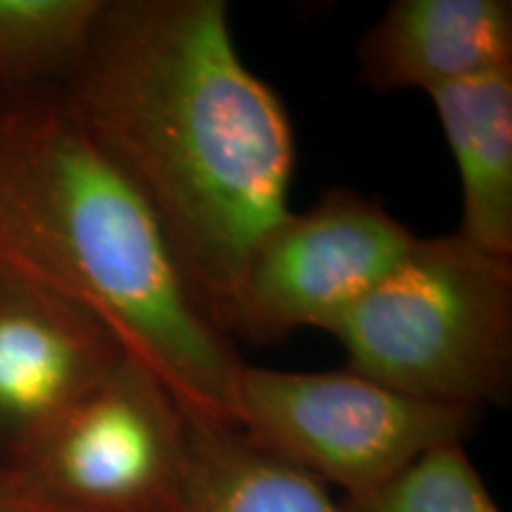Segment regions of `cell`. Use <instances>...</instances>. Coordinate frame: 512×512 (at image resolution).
I'll return each instance as SVG.
<instances>
[{
	"label": "cell",
	"instance_id": "4",
	"mask_svg": "<svg viewBox=\"0 0 512 512\" xmlns=\"http://www.w3.org/2000/svg\"><path fill=\"white\" fill-rule=\"evenodd\" d=\"M479 411L399 394L356 370L294 373L242 366L230 425L342 498L373 491L446 444H463Z\"/></svg>",
	"mask_w": 512,
	"mask_h": 512
},
{
	"label": "cell",
	"instance_id": "12",
	"mask_svg": "<svg viewBox=\"0 0 512 512\" xmlns=\"http://www.w3.org/2000/svg\"><path fill=\"white\" fill-rule=\"evenodd\" d=\"M339 508L342 512H503L467 456L465 444L434 448L377 489L339 498Z\"/></svg>",
	"mask_w": 512,
	"mask_h": 512
},
{
	"label": "cell",
	"instance_id": "10",
	"mask_svg": "<svg viewBox=\"0 0 512 512\" xmlns=\"http://www.w3.org/2000/svg\"><path fill=\"white\" fill-rule=\"evenodd\" d=\"M185 420L188 486L181 512H342L328 486L252 444L230 422L192 411Z\"/></svg>",
	"mask_w": 512,
	"mask_h": 512
},
{
	"label": "cell",
	"instance_id": "2",
	"mask_svg": "<svg viewBox=\"0 0 512 512\" xmlns=\"http://www.w3.org/2000/svg\"><path fill=\"white\" fill-rule=\"evenodd\" d=\"M0 264L93 311L185 411L230 420L245 363L60 88L0 100Z\"/></svg>",
	"mask_w": 512,
	"mask_h": 512
},
{
	"label": "cell",
	"instance_id": "5",
	"mask_svg": "<svg viewBox=\"0 0 512 512\" xmlns=\"http://www.w3.org/2000/svg\"><path fill=\"white\" fill-rule=\"evenodd\" d=\"M5 465L53 512H181L188 420L169 387L126 354Z\"/></svg>",
	"mask_w": 512,
	"mask_h": 512
},
{
	"label": "cell",
	"instance_id": "8",
	"mask_svg": "<svg viewBox=\"0 0 512 512\" xmlns=\"http://www.w3.org/2000/svg\"><path fill=\"white\" fill-rule=\"evenodd\" d=\"M358 81L373 93H434L512 67L510 0H394L361 38Z\"/></svg>",
	"mask_w": 512,
	"mask_h": 512
},
{
	"label": "cell",
	"instance_id": "7",
	"mask_svg": "<svg viewBox=\"0 0 512 512\" xmlns=\"http://www.w3.org/2000/svg\"><path fill=\"white\" fill-rule=\"evenodd\" d=\"M126 354L86 306L0 264V463L41 437Z\"/></svg>",
	"mask_w": 512,
	"mask_h": 512
},
{
	"label": "cell",
	"instance_id": "9",
	"mask_svg": "<svg viewBox=\"0 0 512 512\" xmlns=\"http://www.w3.org/2000/svg\"><path fill=\"white\" fill-rule=\"evenodd\" d=\"M460 178L456 233L512 259V67L430 93Z\"/></svg>",
	"mask_w": 512,
	"mask_h": 512
},
{
	"label": "cell",
	"instance_id": "13",
	"mask_svg": "<svg viewBox=\"0 0 512 512\" xmlns=\"http://www.w3.org/2000/svg\"><path fill=\"white\" fill-rule=\"evenodd\" d=\"M0 512H53L46 505L38 503L34 496L24 489L22 482L8 465L0 463Z\"/></svg>",
	"mask_w": 512,
	"mask_h": 512
},
{
	"label": "cell",
	"instance_id": "1",
	"mask_svg": "<svg viewBox=\"0 0 512 512\" xmlns=\"http://www.w3.org/2000/svg\"><path fill=\"white\" fill-rule=\"evenodd\" d=\"M60 95L143 197L192 299L226 335L249 256L290 214L297 162L283 100L240 57L228 5L105 0Z\"/></svg>",
	"mask_w": 512,
	"mask_h": 512
},
{
	"label": "cell",
	"instance_id": "6",
	"mask_svg": "<svg viewBox=\"0 0 512 512\" xmlns=\"http://www.w3.org/2000/svg\"><path fill=\"white\" fill-rule=\"evenodd\" d=\"M415 235L380 202L335 188L316 207L290 211L256 245L242 273L226 335L275 342L325 330L387 278Z\"/></svg>",
	"mask_w": 512,
	"mask_h": 512
},
{
	"label": "cell",
	"instance_id": "11",
	"mask_svg": "<svg viewBox=\"0 0 512 512\" xmlns=\"http://www.w3.org/2000/svg\"><path fill=\"white\" fill-rule=\"evenodd\" d=\"M102 8L105 0H0V100L62 88Z\"/></svg>",
	"mask_w": 512,
	"mask_h": 512
},
{
	"label": "cell",
	"instance_id": "3",
	"mask_svg": "<svg viewBox=\"0 0 512 512\" xmlns=\"http://www.w3.org/2000/svg\"><path fill=\"white\" fill-rule=\"evenodd\" d=\"M328 332L349 368L420 401L482 413L512 394V259L458 233L415 238Z\"/></svg>",
	"mask_w": 512,
	"mask_h": 512
}]
</instances>
